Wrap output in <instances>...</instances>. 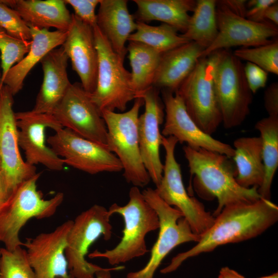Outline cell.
<instances>
[{
    "label": "cell",
    "instance_id": "1",
    "mask_svg": "<svg viewBox=\"0 0 278 278\" xmlns=\"http://www.w3.org/2000/svg\"><path fill=\"white\" fill-rule=\"evenodd\" d=\"M277 220L278 206L263 198L253 202L225 206L215 217L211 227L200 235L197 244L173 257L160 272L163 274L173 272L188 258L211 252L221 245L256 237Z\"/></svg>",
    "mask_w": 278,
    "mask_h": 278
},
{
    "label": "cell",
    "instance_id": "2",
    "mask_svg": "<svg viewBox=\"0 0 278 278\" xmlns=\"http://www.w3.org/2000/svg\"><path fill=\"white\" fill-rule=\"evenodd\" d=\"M196 190L202 197L216 198V217L227 206L260 199L258 187L245 188L236 180V167L225 155L202 148H183Z\"/></svg>",
    "mask_w": 278,
    "mask_h": 278
},
{
    "label": "cell",
    "instance_id": "3",
    "mask_svg": "<svg viewBox=\"0 0 278 278\" xmlns=\"http://www.w3.org/2000/svg\"><path fill=\"white\" fill-rule=\"evenodd\" d=\"M126 205L114 203L108 209L111 216L117 214L124 219L125 226L120 241L110 250H95L88 255L89 258H104L110 265H117L142 256L148 252L146 236L159 229L158 216L138 187H132Z\"/></svg>",
    "mask_w": 278,
    "mask_h": 278
},
{
    "label": "cell",
    "instance_id": "4",
    "mask_svg": "<svg viewBox=\"0 0 278 278\" xmlns=\"http://www.w3.org/2000/svg\"><path fill=\"white\" fill-rule=\"evenodd\" d=\"M41 173H37L17 186L8 200L0 207V242L9 251L22 247L20 233L30 219L51 217L64 200L61 192L49 199L43 198L37 186Z\"/></svg>",
    "mask_w": 278,
    "mask_h": 278
},
{
    "label": "cell",
    "instance_id": "5",
    "mask_svg": "<svg viewBox=\"0 0 278 278\" xmlns=\"http://www.w3.org/2000/svg\"><path fill=\"white\" fill-rule=\"evenodd\" d=\"M222 50L199 59L195 67L175 92L198 126L211 135L222 123L215 75Z\"/></svg>",
    "mask_w": 278,
    "mask_h": 278
},
{
    "label": "cell",
    "instance_id": "6",
    "mask_svg": "<svg viewBox=\"0 0 278 278\" xmlns=\"http://www.w3.org/2000/svg\"><path fill=\"white\" fill-rule=\"evenodd\" d=\"M143 105V100L137 98L127 112L105 110L101 113L107 129V147L120 162L126 181L137 187L146 186L151 180L139 146V112Z\"/></svg>",
    "mask_w": 278,
    "mask_h": 278
},
{
    "label": "cell",
    "instance_id": "7",
    "mask_svg": "<svg viewBox=\"0 0 278 278\" xmlns=\"http://www.w3.org/2000/svg\"><path fill=\"white\" fill-rule=\"evenodd\" d=\"M93 31L98 65L96 87L90 94L91 98L100 113L116 109L124 111L128 103L136 98L131 73L97 25Z\"/></svg>",
    "mask_w": 278,
    "mask_h": 278
},
{
    "label": "cell",
    "instance_id": "8",
    "mask_svg": "<svg viewBox=\"0 0 278 278\" xmlns=\"http://www.w3.org/2000/svg\"><path fill=\"white\" fill-rule=\"evenodd\" d=\"M108 210L95 204L79 214L68 233L65 254L68 269L74 278H95L98 271L107 268L87 261L90 247L100 237L110 239L112 226Z\"/></svg>",
    "mask_w": 278,
    "mask_h": 278
},
{
    "label": "cell",
    "instance_id": "9",
    "mask_svg": "<svg viewBox=\"0 0 278 278\" xmlns=\"http://www.w3.org/2000/svg\"><path fill=\"white\" fill-rule=\"evenodd\" d=\"M142 193L157 214L159 234L146 265L138 271L129 272L126 278H153L162 260L172 250L184 243L197 242L200 239V235L192 231L181 212L164 202L155 189L149 187Z\"/></svg>",
    "mask_w": 278,
    "mask_h": 278
},
{
    "label": "cell",
    "instance_id": "10",
    "mask_svg": "<svg viewBox=\"0 0 278 278\" xmlns=\"http://www.w3.org/2000/svg\"><path fill=\"white\" fill-rule=\"evenodd\" d=\"M215 90L226 129L240 126L250 112L253 94L246 81L244 65L228 49H222L215 75Z\"/></svg>",
    "mask_w": 278,
    "mask_h": 278
},
{
    "label": "cell",
    "instance_id": "11",
    "mask_svg": "<svg viewBox=\"0 0 278 278\" xmlns=\"http://www.w3.org/2000/svg\"><path fill=\"white\" fill-rule=\"evenodd\" d=\"M178 143L173 136H162V145L165 151V161L162 179L155 190L167 204L179 210L192 231L200 235L211 227L215 217L205 210L202 203L190 197L185 189L180 165L175 156Z\"/></svg>",
    "mask_w": 278,
    "mask_h": 278
},
{
    "label": "cell",
    "instance_id": "12",
    "mask_svg": "<svg viewBox=\"0 0 278 278\" xmlns=\"http://www.w3.org/2000/svg\"><path fill=\"white\" fill-rule=\"evenodd\" d=\"M47 143L66 164L74 168L95 175L123 170L117 157L108 148L83 138L72 130L62 128L49 136Z\"/></svg>",
    "mask_w": 278,
    "mask_h": 278
},
{
    "label": "cell",
    "instance_id": "13",
    "mask_svg": "<svg viewBox=\"0 0 278 278\" xmlns=\"http://www.w3.org/2000/svg\"><path fill=\"white\" fill-rule=\"evenodd\" d=\"M52 115L63 128L107 147L105 122L80 83L71 84Z\"/></svg>",
    "mask_w": 278,
    "mask_h": 278
},
{
    "label": "cell",
    "instance_id": "14",
    "mask_svg": "<svg viewBox=\"0 0 278 278\" xmlns=\"http://www.w3.org/2000/svg\"><path fill=\"white\" fill-rule=\"evenodd\" d=\"M216 18L217 36L212 44L204 49L201 57L233 46L256 47L269 44L278 34L277 27L267 21L257 23L232 12L227 7L217 3Z\"/></svg>",
    "mask_w": 278,
    "mask_h": 278
},
{
    "label": "cell",
    "instance_id": "15",
    "mask_svg": "<svg viewBox=\"0 0 278 278\" xmlns=\"http://www.w3.org/2000/svg\"><path fill=\"white\" fill-rule=\"evenodd\" d=\"M73 222L66 220L50 232L26 238L23 242L34 278H74L70 273L65 254Z\"/></svg>",
    "mask_w": 278,
    "mask_h": 278
},
{
    "label": "cell",
    "instance_id": "16",
    "mask_svg": "<svg viewBox=\"0 0 278 278\" xmlns=\"http://www.w3.org/2000/svg\"><path fill=\"white\" fill-rule=\"evenodd\" d=\"M165 111V121L162 131L163 136H173L178 142L185 143L194 148H202L231 158L234 149L203 132L188 114L184 103L177 92L161 90Z\"/></svg>",
    "mask_w": 278,
    "mask_h": 278
},
{
    "label": "cell",
    "instance_id": "17",
    "mask_svg": "<svg viewBox=\"0 0 278 278\" xmlns=\"http://www.w3.org/2000/svg\"><path fill=\"white\" fill-rule=\"evenodd\" d=\"M13 96L9 88L3 85L0 91V159L1 169L12 192L37 173L36 166L24 161L20 152Z\"/></svg>",
    "mask_w": 278,
    "mask_h": 278
},
{
    "label": "cell",
    "instance_id": "18",
    "mask_svg": "<svg viewBox=\"0 0 278 278\" xmlns=\"http://www.w3.org/2000/svg\"><path fill=\"white\" fill-rule=\"evenodd\" d=\"M160 91L151 86L136 98H142L145 105L144 113L139 116L138 123L140 152L145 168L155 186L162 179L164 167L160 154L163 136L160 126L164 120V106Z\"/></svg>",
    "mask_w": 278,
    "mask_h": 278
},
{
    "label": "cell",
    "instance_id": "19",
    "mask_svg": "<svg viewBox=\"0 0 278 278\" xmlns=\"http://www.w3.org/2000/svg\"><path fill=\"white\" fill-rule=\"evenodd\" d=\"M18 129V144L24 151L25 162L32 166L40 164L49 169H63V160L46 145L45 130L55 131L63 128L52 114L31 110L15 113Z\"/></svg>",
    "mask_w": 278,
    "mask_h": 278
},
{
    "label": "cell",
    "instance_id": "20",
    "mask_svg": "<svg viewBox=\"0 0 278 278\" xmlns=\"http://www.w3.org/2000/svg\"><path fill=\"white\" fill-rule=\"evenodd\" d=\"M62 46L82 88L92 94L96 87L98 65L93 28L72 14L66 38Z\"/></svg>",
    "mask_w": 278,
    "mask_h": 278
},
{
    "label": "cell",
    "instance_id": "21",
    "mask_svg": "<svg viewBox=\"0 0 278 278\" xmlns=\"http://www.w3.org/2000/svg\"><path fill=\"white\" fill-rule=\"evenodd\" d=\"M69 60L61 46L41 60L43 79L32 112L52 114L71 85L67 73Z\"/></svg>",
    "mask_w": 278,
    "mask_h": 278
},
{
    "label": "cell",
    "instance_id": "22",
    "mask_svg": "<svg viewBox=\"0 0 278 278\" xmlns=\"http://www.w3.org/2000/svg\"><path fill=\"white\" fill-rule=\"evenodd\" d=\"M126 0H100L97 26L113 50L124 60L127 53L126 42L135 31L136 22L129 13Z\"/></svg>",
    "mask_w": 278,
    "mask_h": 278
},
{
    "label": "cell",
    "instance_id": "23",
    "mask_svg": "<svg viewBox=\"0 0 278 278\" xmlns=\"http://www.w3.org/2000/svg\"><path fill=\"white\" fill-rule=\"evenodd\" d=\"M204 49L190 41L162 54L152 86L175 92L195 67Z\"/></svg>",
    "mask_w": 278,
    "mask_h": 278
},
{
    "label": "cell",
    "instance_id": "24",
    "mask_svg": "<svg viewBox=\"0 0 278 278\" xmlns=\"http://www.w3.org/2000/svg\"><path fill=\"white\" fill-rule=\"evenodd\" d=\"M29 28L31 35L29 51L9 70L3 80L13 96L22 89L24 80L32 68L50 51L62 46L67 36V31Z\"/></svg>",
    "mask_w": 278,
    "mask_h": 278
},
{
    "label": "cell",
    "instance_id": "25",
    "mask_svg": "<svg viewBox=\"0 0 278 278\" xmlns=\"http://www.w3.org/2000/svg\"><path fill=\"white\" fill-rule=\"evenodd\" d=\"M16 11L29 27L67 31L72 14L64 0H1Z\"/></svg>",
    "mask_w": 278,
    "mask_h": 278
},
{
    "label": "cell",
    "instance_id": "26",
    "mask_svg": "<svg viewBox=\"0 0 278 278\" xmlns=\"http://www.w3.org/2000/svg\"><path fill=\"white\" fill-rule=\"evenodd\" d=\"M137 10L133 15L136 21L147 23L158 21L170 25L183 33L195 9L194 0H133Z\"/></svg>",
    "mask_w": 278,
    "mask_h": 278
},
{
    "label": "cell",
    "instance_id": "27",
    "mask_svg": "<svg viewBox=\"0 0 278 278\" xmlns=\"http://www.w3.org/2000/svg\"><path fill=\"white\" fill-rule=\"evenodd\" d=\"M233 157L236 169V180L245 188L262 185L265 176L262 144L260 136L241 137L233 143Z\"/></svg>",
    "mask_w": 278,
    "mask_h": 278
},
{
    "label": "cell",
    "instance_id": "28",
    "mask_svg": "<svg viewBox=\"0 0 278 278\" xmlns=\"http://www.w3.org/2000/svg\"><path fill=\"white\" fill-rule=\"evenodd\" d=\"M127 50L131 67L132 86L136 98L152 86L162 53L144 44L132 41H129Z\"/></svg>",
    "mask_w": 278,
    "mask_h": 278
},
{
    "label": "cell",
    "instance_id": "29",
    "mask_svg": "<svg viewBox=\"0 0 278 278\" xmlns=\"http://www.w3.org/2000/svg\"><path fill=\"white\" fill-rule=\"evenodd\" d=\"M255 128L262 140L265 168L264 181L257 190L262 198L270 200L272 183L278 167V116L263 118L256 123Z\"/></svg>",
    "mask_w": 278,
    "mask_h": 278
},
{
    "label": "cell",
    "instance_id": "30",
    "mask_svg": "<svg viewBox=\"0 0 278 278\" xmlns=\"http://www.w3.org/2000/svg\"><path fill=\"white\" fill-rule=\"evenodd\" d=\"M217 1L198 0L187 27L182 36L204 49L216 39L218 30L216 18Z\"/></svg>",
    "mask_w": 278,
    "mask_h": 278
},
{
    "label": "cell",
    "instance_id": "31",
    "mask_svg": "<svg viewBox=\"0 0 278 278\" xmlns=\"http://www.w3.org/2000/svg\"><path fill=\"white\" fill-rule=\"evenodd\" d=\"M136 28L128 38V41L141 43L160 53H164L190 41L183 38L173 27L162 23L151 26L136 21Z\"/></svg>",
    "mask_w": 278,
    "mask_h": 278
},
{
    "label": "cell",
    "instance_id": "32",
    "mask_svg": "<svg viewBox=\"0 0 278 278\" xmlns=\"http://www.w3.org/2000/svg\"><path fill=\"white\" fill-rule=\"evenodd\" d=\"M234 55L264 70L267 73L278 74V41L258 46L241 47L236 49Z\"/></svg>",
    "mask_w": 278,
    "mask_h": 278
},
{
    "label": "cell",
    "instance_id": "33",
    "mask_svg": "<svg viewBox=\"0 0 278 278\" xmlns=\"http://www.w3.org/2000/svg\"><path fill=\"white\" fill-rule=\"evenodd\" d=\"M0 278H34L24 248L19 247L13 251L1 248Z\"/></svg>",
    "mask_w": 278,
    "mask_h": 278
},
{
    "label": "cell",
    "instance_id": "34",
    "mask_svg": "<svg viewBox=\"0 0 278 278\" xmlns=\"http://www.w3.org/2000/svg\"><path fill=\"white\" fill-rule=\"evenodd\" d=\"M31 41L12 37L0 28V51L2 79L9 70L21 61L29 51Z\"/></svg>",
    "mask_w": 278,
    "mask_h": 278
},
{
    "label": "cell",
    "instance_id": "35",
    "mask_svg": "<svg viewBox=\"0 0 278 278\" xmlns=\"http://www.w3.org/2000/svg\"><path fill=\"white\" fill-rule=\"evenodd\" d=\"M0 28L19 39L31 41L29 27L18 13L0 1Z\"/></svg>",
    "mask_w": 278,
    "mask_h": 278
},
{
    "label": "cell",
    "instance_id": "36",
    "mask_svg": "<svg viewBox=\"0 0 278 278\" xmlns=\"http://www.w3.org/2000/svg\"><path fill=\"white\" fill-rule=\"evenodd\" d=\"M100 0H64L74 9V14L84 23L93 28L97 25L95 9Z\"/></svg>",
    "mask_w": 278,
    "mask_h": 278
},
{
    "label": "cell",
    "instance_id": "37",
    "mask_svg": "<svg viewBox=\"0 0 278 278\" xmlns=\"http://www.w3.org/2000/svg\"><path fill=\"white\" fill-rule=\"evenodd\" d=\"M244 73L248 86L252 94L264 88L268 80V73L258 66L247 62L244 65Z\"/></svg>",
    "mask_w": 278,
    "mask_h": 278
},
{
    "label": "cell",
    "instance_id": "38",
    "mask_svg": "<svg viewBox=\"0 0 278 278\" xmlns=\"http://www.w3.org/2000/svg\"><path fill=\"white\" fill-rule=\"evenodd\" d=\"M276 0H251L247 2L246 18L257 23L267 21L265 13L267 8L275 3Z\"/></svg>",
    "mask_w": 278,
    "mask_h": 278
},
{
    "label": "cell",
    "instance_id": "39",
    "mask_svg": "<svg viewBox=\"0 0 278 278\" xmlns=\"http://www.w3.org/2000/svg\"><path fill=\"white\" fill-rule=\"evenodd\" d=\"M264 107L268 116H278V83L273 82L266 89Z\"/></svg>",
    "mask_w": 278,
    "mask_h": 278
},
{
    "label": "cell",
    "instance_id": "40",
    "mask_svg": "<svg viewBox=\"0 0 278 278\" xmlns=\"http://www.w3.org/2000/svg\"><path fill=\"white\" fill-rule=\"evenodd\" d=\"M247 2V1L245 0H221L217 1V3L227 7L233 13L243 18H246V12L248 10Z\"/></svg>",
    "mask_w": 278,
    "mask_h": 278
},
{
    "label": "cell",
    "instance_id": "41",
    "mask_svg": "<svg viewBox=\"0 0 278 278\" xmlns=\"http://www.w3.org/2000/svg\"><path fill=\"white\" fill-rule=\"evenodd\" d=\"M12 192L8 186L4 173L0 168V207L8 200Z\"/></svg>",
    "mask_w": 278,
    "mask_h": 278
},
{
    "label": "cell",
    "instance_id": "42",
    "mask_svg": "<svg viewBox=\"0 0 278 278\" xmlns=\"http://www.w3.org/2000/svg\"><path fill=\"white\" fill-rule=\"evenodd\" d=\"M265 19L274 24L278 25V3L277 1L269 6L265 13Z\"/></svg>",
    "mask_w": 278,
    "mask_h": 278
},
{
    "label": "cell",
    "instance_id": "43",
    "mask_svg": "<svg viewBox=\"0 0 278 278\" xmlns=\"http://www.w3.org/2000/svg\"><path fill=\"white\" fill-rule=\"evenodd\" d=\"M218 278H245L242 275L228 267H223L219 272Z\"/></svg>",
    "mask_w": 278,
    "mask_h": 278
},
{
    "label": "cell",
    "instance_id": "44",
    "mask_svg": "<svg viewBox=\"0 0 278 278\" xmlns=\"http://www.w3.org/2000/svg\"><path fill=\"white\" fill-rule=\"evenodd\" d=\"M124 267H125L123 266H118L113 268H107L105 270L96 272L95 278H111V271L120 270L123 269Z\"/></svg>",
    "mask_w": 278,
    "mask_h": 278
},
{
    "label": "cell",
    "instance_id": "45",
    "mask_svg": "<svg viewBox=\"0 0 278 278\" xmlns=\"http://www.w3.org/2000/svg\"><path fill=\"white\" fill-rule=\"evenodd\" d=\"M258 278H278V272H275L271 275L262 276Z\"/></svg>",
    "mask_w": 278,
    "mask_h": 278
},
{
    "label": "cell",
    "instance_id": "46",
    "mask_svg": "<svg viewBox=\"0 0 278 278\" xmlns=\"http://www.w3.org/2000/svg\"><path fill=\"white\" fill-rule=\"evenodd\" d=\"M3 86V83L2 79V73H1V70H0V91H1Z\"/></svg>",
    "mask_w": 278,
    "mask_h": 278
},
{
    "label": "cell",
    "instance_id": "47",
    "mask_svg": "<svg viewBox=\"0 0 278 278\" xmlns=\"http://www.w3.org/2000/svg\"><path fill=\"white\" fill-rule=\"evenodd\" d=\"M0 168H1V159H0Z\"/></svg>",
    "mask_w": 278,
    "mask_h": 278
},
{
    "label": "cell",
    "instance_id": "48",
    "mask_svg": "<svg viewBox=\"0 0 278 278\" xmlns=\"http://www.w3.org/2000/svg\"><path fill=\"white\" fill-rule=\"evenodd\" d=\"M0 255H1V248H0Z\"/></svg>",
    "mask_w": 278,
    "mask_h": 278
}]
</instances>
